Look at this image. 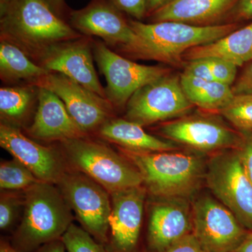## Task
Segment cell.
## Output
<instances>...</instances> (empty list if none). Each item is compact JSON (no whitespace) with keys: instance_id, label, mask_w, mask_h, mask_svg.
Returning a JSON list of instances; mask_svg holds the SVG:
<instances>
[{"instance_id":"obj_28","label":"cell","mask_w":252,"mask_h":252,"mask_svg":"<svg viewBox=\"0 0 252 252\" xmlns=\"http://www.w3.org/2000/svg\"><path fill=\"white\" fill-rule=\"evenodd\" d=\"M24 205L23 195L13 191L4 190L0 199V228H9L17 218L20 208Z\"/></svg>"},{"instance_id":"obj_14","label":"cell","mask_w":252,"mask_h":252,"mask_svg":"<svg viewBox=\"0 0 252 252\" xmlns=\"http://www.w3.org/2000/svg\"><path fill=\"white\" fill-rule=\"evenodd\" d=\"M92 41L87 36L54 44L36 62L51 72L61 73L106 98L94 69Z\"/></svg>"},{"instance_id":"obj_20","label":"cell","mask_w":252,"mask_h":252,"mask_svg":"<svg viewBox=\"0 0 252 252\" xmlns=\"http://www.w3.org/2000/svg\"><path fill=\"white\" fill-rule=\"evenodd\" d=\"M143 127L126 119H112L97 131L102 138L135 152H167L179 149L173 142L150 135Z\"/></svg>"},{"instance_id":"obj_23","label":"cell","mask_w":252,"mask_h":252,"mask_svg":"<svg viewBox=\"0 0 252 252\" xmlns=\"http://www.w3.org/2000/svg\"><path fill=\"white\" fill-rule=\"evenodd\" d=\"M181 84L189 100L199 108L220 112L234 97L230 86L181 74Z\"/></svg>"},{"instance_id":"obj_27","label":"cell","mask_w":252,"mask_h":252,"mask_svg":"<svg viewBox=\"0 0 252 252\" xmlns=\"http://www.w3.org/2000/svg\"><path fill=\"white\" fill-rule=\"evenodd\" d=\"M61 239L68 252H107L87 230L74 223Z\"/></svg>"},{"instance_id":"obj_26","label":"cell","mask_w":252,"mask_h":252,"mask_svg":"<svg viewBox=\"0 0 252 252\" xmlns=\"http://www.w3.org/2000/svg\"><path fill=\"white\" fill-rule=\"evenodd\" d=\"M220 113L240 132L252 131V95H235Z\"/></svg>"},{"instance_id":"obj_30","label":"cell","mask_w":252,"mask_h":252,"mask_svg":"<svg viewBox=\"0 0 252 252\" xmlns=\"http://www.w3.org/2000/svg\"><path fill=\"white\" fill-rule=\"evenodd\" d=\"M123 13L141 21L147 16V0H107Z\"/></svg>"},{"instance_id":"obj_1","label":"cell","mask_w":252,"mask_h":252,"mask_svg":"<svg viewBox=\"0 0 252 252\" xmlns=\"http://www.w3.org/2000/svg\"><path fill=\"white\" fill-rule=\"evenodd\" d=\"M1 40L23 50L34 62L50 46L84 36L43 0H0Z\"/></svg>"},{"instance_id":"obj_34","label":"cell","mask_w":252,"mask_h":252,"mask_svg":"<svg viewBox=\"0 0 252 252\" xmlns=\"http://www.w3.org/2000/svg\"><path fill=\"white\" fill-rule=\"evenodd\" d=\"M245 136V142L239 149L244 167L252 185V138L247 132H242Z\"/></svg>"},{"instance_id":"obj_6","label":"cell","mask_w":252,"mask_h":252,"mask_svg":"<svg viewBox=\"0 0 252 252\" xmlns=\"http://www.w3.org/2000/svg\"><path fill=\"white\" fill-rule=\"evenodd\" d=\"M205 185L212 195L252 230V185L239 149L226 150L207 158Z\"/></svg>"},{"instance_id":"obj_17","label":"cell","mask_w":252,"mask_h":252,"mask_svg":"<svg viewBox=\"0 0 252 252\" xmlns=\"http://www.w3.org/2000/svg\"><path fill=\"white\" fill-rule=\"evenodd\" d=\"M147 193L144 185L110 193L109 230L117 252H133L138 243Z\"/></svg>"},{"instance_id":"obj_16","label":"cell","mask_w":252,"mask_h":252,"mask_svg":"<svg viewBox=\"0 0 252 252\" xmlns=\"http://www.w3.org/2000/svg\"><path fill=\"white\" fill-rule=\"evenodd\" d=\"M0 145L41 182L57 185L66 172L64 162L57 151L36 143L18 127L1 123Z\"/></svg>"},{"instance_id":"obj_11","label":"cell","mask_w":252,"mask_h":252,"mask_svg":"<svg viewBox=\"0 0 252 252\" xmlns=\"http://www.w3.org/2000/svg\"><path fill=\"white\" fill-rule=\"evenodd\" d=\"M92 48L94 61L107 81L106 98L116 108H124L138 89L170 73L160 66L132 62L100 40L92 41Z\"/></svg>"},{"instance_id":"obj_40","label":"cell","mask_w":252,"mask_h":252,"mask_svg":"<svg viewBox=\"0 0 252 252\" xmlns=\"http://www.w3.org/2000/svg\"><path fill=\"white\" fill-rule=\"evenodd\" d=\"M0 252H18L17 250H15L13 247L5 243H1V248H0Z\"/></svg>"},{"instance_id":"obj_33","label":"cell","mask_w":252,"mask_h":252,"mask_svg":"<svg viewBox=\"0 0 252 252\" xmlns=\"http://www.w3.org/2000/svg\"><path fill=\"white\" fill-rule=\"evenodd\" d=\"M163 252H208L199 243L193 233L177 242Z\"/></svg>"},{"instance_id":"obj_31","label":"cell","mask_w":252,"mask_h":252,"mask_svg":"<svg viewBox=\"0 0 252 252\" xmlns=\"http://www.w3.org/2000/svg\"><path fill=\"white\" fill-rule=\"evenodd\" d=\"M183 73L190 77L204 80L215 81L208 64L204 59L189 61Z\"/></svg>"},{"instance_id":"obj_21","label":"cell","mask_w":252,"mask_h":252,"mask_svg":"<svg viewBox=\"0 0 252 252\" xmlns=\"http://www.w3.org/2000/svg\"><path fill=\"white\" fill-rule=\"evenodd\" d=\"M212 57L229 61L238 67L252 61V23L214 42L189 49L183 56L188 61Z\"/></svg>"},{"instance_id":"obj_19","label":"cell","mask_w":252,"mask_h":252,"mask_svg":"<svg viewBox=\"0 0 252 252\" xmlns=\"http://www.w3.org/2000/svg\"><path fill=\"white\" fill-rule=\"evenodd\" d=\"M239 0H172L151 14V23L176 21L207 26L219 25L231 14Z\"/></svg>"},{"instance_id":"obj_32","label":"cell","mask_w":252,"mask_h":252,"mask_svg":"<svg viewBox=\"0 0 252 252\" xmlns=\"http://www.w3.org/2000/svg\"><path fill=\"white\" fill-rule=\"evenodd\" d=\"M233 94L252 95V61L246 63L234 85L232 87Z\"/></svg>"},{"instance_id":"obj_13","label":"cell","mask_w":252,"mask_h":252,"mask_svg":"<svg viewBox=\"0 0 252 252\" xmlns=\"http://www.w3.org/2000/svg\"><path fill=\"white\" fill-rule=\"evenodd\" d=\"M34 86L52 91L85 133L98 130L110 120L114 107L109 100L61 73L49 72Z\"/></svg>"},{"instance_id":"obj_10","label":"cell","mask_w":252,"mask_h":252,"mask_svg":"<svg viewBox=\"0 0 252 252\" xmlns=\"http://www.w3.org/2000/svg\"><path fill=\"white\" fill-rule=\"evenodd\" d=\"M57 187L84 229L97 241L106 243L112 210L110 193L78 170L64 172Z\"/></svg>"},{"instance_id":"obj_37","label":"cell","mask_w":252,"mask_h":252,"mask_svg":"<svg viewBox=\"0 0 252 252\" xmlns=\"http://www.w3.org/2000/svg\"><path fill=\"white\" fill-rule=\"evenodd\" d=\"M66 251L67 250L61 238L44 244L35 250V252H66Z\"/></svg>"},{"instance_id":"obj_36","label":"cell","mask_w":252,"mask_h":252,"mask_svg":"<svg viewBox=\"0 0 252 252\" xmlns=\"http://www.w3.org/2000/svg\"><path fill=\"white\" fill-rule=\"evenodd\" d=\"M53 11L60 18L64 20V18H69L71 11L68 9L64 0H43ZM65 21V20H64Z\"/></svg>"},{"instance_id":"obj_41","label":"cell","mask_w":252,"mask_h":252,"mask_svg":"<svg viewBox=\"0 0 252 252\" xmlns=\"http://www.w3.org/2000/svg\"><path fill=\"white\" fill-rule=\"evenodd\" d=\"M247 132V133H248L249 135H250V137H251L252 138V131H250V132Z\"/></svg>"},{"instance_id":"obj_7","label":"cell","mask_w":252,"mask_h":252,"mask_svg":"<svg viewBox=\"0 0 252 252\" xmlns=\"http://www.w3.org/2000/svg\"><path fill=\"white\" fill-rule=\"evenodd\" d=\"M193 107L184 92L180 76L168 73L136 91L126 104L124 117L149 126L185 117Z\"/></svg>"},{"instance_id":"obj_39","label":"cell","mask_w":252,"mask_h":252,"mask_svg":"<svg viewBox=\"0 0 252 252\" xmlns=\"http://www.w3.org/2000/svg\"><path fill=\"white\" fill-rule=\"evenodd\" d=\"M232 252H252V230H250L243 243Z\"/></svg>"},{"instance_id":"obj_25","label":"cell","mask_w":252,"mask_h":252,"mask_svg":"<svg viewBox=\"0 0 252 252\" xmlns=\"http://www.w3.org/2000/svg\"><path fill=\"white\" fill-rule=\"evenodd\" d=\"M39 180L24 164L14 158L0 165V188L7 191L26 190Z\"/></svg>"},{"instance_id":"obj_35","label":"cell","mask_w":252,"mask_h":252,"mask_svg":"<svg viewBox=\"0 0 252 252\" xmlns=\"http://www.w3.org/2000/svg\"><path fill=\"white\" fill-rule=\"evenodd\" d=\"M230 16L236 21L252 19V0H239Z\"/></svg>"},{"instance_id":"obj_9","label":"cell","mask_w":252,"mask_h":252,"mask_svg":"<svg viewBox=\"0 0 252 252\" xmlns=\"http://www.w3.org/2000/svg\"><path fill=\"white\" fill-rule=\"evenodd\" d=\"M191 203L193 234L206 251L233 252L250 233L213 195L199 192Z\"/></svg>"},{"instance_id":"obj_29","label":"cell","mask_w":252,"mask_h":252,"mask_svg":"<svg viewBox=\"0 0 252 252\" xmlns=\"http://www.w3.org/2000/svg\"><path fill=\"white\" fill-rule=\"evenodd\" d=\"M215 81L231 86L236 79L238 66L219 58H205Z\"/></svg>"},{"instance_id":"obj_18","label":"cell","mask_w":252,"mask_h":252,"mask_svg":"<svg viewBox=\"0 0 252 252\" xmlns=\"http://www.w3.org/2000/svg\"><path fill=\"white\" fill-rule=\"evenodd\" d=\"M28 133L44 141H65L85 137L61 99L52 91L39 87L37 108Z\"/></svg>"},{"instance_id":"obj_8","label":"cell","mask_w":252,"mask_h":252,"mask_svg":"<svg viewBox=\"0 0 252 252\" xmlns=\"http://www.w3.org/2000/svg\"><path fill=\"white\" fill-rule=\"evenodd\" d=\"M158 131L166 140L206 156L240 149L245 142L242 132L212 115H186L162 124Z\"/></svg>"},{"instance_id":"obj_5","label":"cell","mask_w":252,"mask_h":252,"mask_svg":"<svg viewBox=\"0 0 252 252\" xmlns=\"http://www.w3.org/2000/svg\"><path fill=\"white\" fill-rule=\"evenodd\" d=\"M66 160L109 193L143 185L140 172L126 157L102 142L85 137L61 142Z\"/></svg>"},{"instance_id":"obj_12","label":"cell","mask_w":252,"mask_h":252,"mask_svg":"<svg viewBox=\"0 0 252 252\" xmlns=\"http://www.w3.org/2000/svg\"><path fill=\"white\" fill-rule=\"evenodd\" d=\"M69 24L84 36H97L109 49L138 58L140 39L122 11L107 0H92L87 6L71 11Z\"/></svg>"},{"instance_id":"obj_24","label":"cell","mask_w":252,"mask_h":252,"mask_svg":"<svg viewBox=\"0 0 252 252\" xmlns=\"http://www.w3.org/2000/svg\"><path fill=\"white\" fill-rule=\"evenodd\" d=\"M39 87L34 85L4 86L0 89V115L2 124L18 127L27 120L38 102Z\"/></svg>"},{"instance_id":"obj_38","label":"cell","mask_w":252,"mask_h":252,"mask_svg":"<svg viewBox=\"0 0 252 252\" xmlns=\"http://www.w3.org/2000/svg\"><path fill=\"white\" fill-rule=\"evenodd\" d=\"M172 0H147V16H150L158 9H160Z\"/></svg>"},{"instance_id":"obj_15","label":"cell","mask_w":252,"mask_h":252,"mask_svg":"<svg viewBox=\"0 0 252 252\" xmlns=\"http://www.w3.org/2000/svg\"><path fill=\"white\" fill-rule=\"evenodd\" d=\"M152 202L147 236L151 252H165L193 233L191 199L183 197L153 198Z\"/></svg>"},{"instance_id":"obj_2","label":"cell","mask_w":252,"mask_h":252,"mask_svg":"<svg viewBox=\"0 0 252 252\" xmlns=\"http://www.w3.org/2000/svg\"><path fill=\"white\" fill-rule=\"evenodd\" d=\"M120 149L138 169L147 193L153 198L192 199L205 185L207 158L205 154L178 149L158 152Z\"/></svg>"},{"instance_id":"obj_22","label":"cell","mask_w":252,"mask_h":252,"mask_svg":"<svg viewBox=\"0 0 252 252\" xmlns=\"http://www.w3.org/2000/svg\"><path fill=\"white\" fill-rule=\"evenodd\" d=\"M49 72L18 46L1 40L0 77L5 84L9 86H34L36 81Z\"/></svg>"},{"instance_id":"obj_4","label":"cell","mask_w":252,"mask_h":252,"mask_svg":"<svg viewBox=\"0 0 252 252\" xmlns=\"http://www.w3.org/2000/svg\"><path fill=\"white\" fill-rule=\"evenodd\" d=\"M140 39L138 59L174 64L189 49L205 45L238 29L237 23L198 26L176 21L146 23L129 20Z\"/></svg>"},{"instance_id":"obj_3","label":"cell","mask_w":252,"mask_h":252,"mask_svg":"<svg viewBox=\"0 0 252 252\" xmlns=\"http://www.w3.org/2000/svg\"><path fill=\"white\" fill-rule=\"evenodd\" d=\"M56 185L39 181L24 190L22 221L14 236L18 252L35 251L62 238L72 224V210Z\"/></svg>"}]
</instances>
